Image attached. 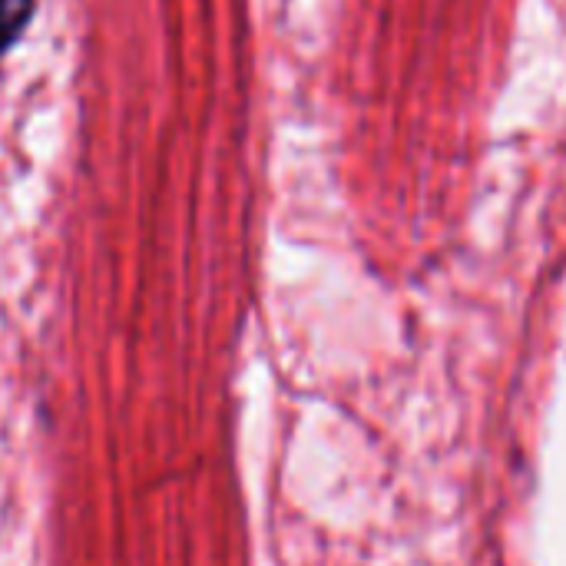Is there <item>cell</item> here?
I'll return each instance as SVG.
<instances>
[{
  "label": "cell",
  "instance_id": "6da1fadb",
  "mask_svg": "<svg viewBox=\"0 0 566 566\" xmlns=\"http://www.w3.org/2000/svg\"><path fill=\"white\" fill-rule=\"evenodd\" d=\"M33 13V0H0V56L20 40Z\"/></svg>",
  "mask_w": 566,
  "mask_h": 566
}]
</instances>
